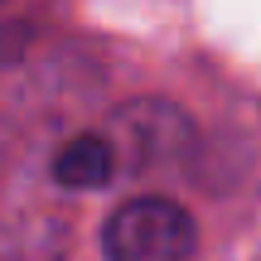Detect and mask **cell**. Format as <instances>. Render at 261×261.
Wrapping results in <instances>:
<instances>
[{
  "instance_id": "6da1fadb",
  "label": "cell",
  "mask_w": 261,
  "mask_h": 261,
  "mask_svg": "<svg viewBox=\"0 0 261 261\" xmlns=\"http://www.w3.org/2000/svg\"><path fill=\"white\" fill-rule=\"evenodd\" d=\"M107 261H194L198 227L174 198L145 194L121 203L102 232Z\"/></svg>"
},
{
  "instance_id": "7a4b0ae2",
  "label": "cell",
  "mask_w": 261,
  "mask_h": 261,
  "mask_svg": "<svg viewBox=\"0 0 261 261\" xmlns=\"http://www.w3.org/2000/svg\"><path fill=\"white\" fill-rule=\"evenodd\" d=\"M107 140L116 155V174H145V169L179 165L194 150V126L169 102H136L126 112H116Z\"/></svg>"
},
{
  "instance_id": "3957f363",
  "label": "cell",
  "mask_w": 261,
  "mask_h": 261,
  "mask_svg": "<svg viewBox=\"0 0 261 261\" xmlns=\"http://www.w3.org/2000/svg\"><path fill=\"white\" fill-rule=\"evenodd\" d=\"M54 179L63 189H102L116 179V155L107 136H73L63 150L54 155Z\"/></svg>"
}]
</instances>
